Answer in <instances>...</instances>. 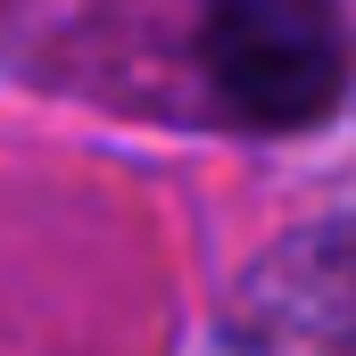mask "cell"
Instances as JSON below:
<instances>
[{"mask_svg":"<svg viewBox=\"0 0 356 356\" xmlns=\"http://www.w3.org/2000/svg\"><path fill=\"white\" fill-rule=\"evenodd\" d=\"M199 75L249 133H298L340 108L356 75L348 17L332 0H207Z\"/></svg>","mask_w":356,"mask_h":356,"instance_id":"obj_1","label":"cell"},{"mask_svg":"<svg viewBox=\"0 0 356 356\" xmlns=\"http://www.w3.org/2000/svg\"><path fill=\"white\" fill-rule=\"evenodd\" d=\"M232 332L273 356H356V216L273 241L232 290Z\"/></svg>","mask_w":356,"mask_h":356,"instance_id":"obj_2","label":"cell"}]
</instances>
